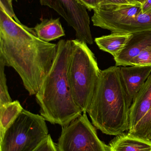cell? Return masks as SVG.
Listing matches in <instances>:
<instances>
[{
    "label": "cell",
    "instance_id": "1",
    "mask_svg": "<svg viewBox=\"0 0 151 151\" xmlns=\"http://www.w3.org/2000/svg\"><path fill=\"white\" fill-rule=\"evenodd\" d=\"M57 45L39 39L33 28L17 22L0 7V60L19 75L35 95L55 60Z\"/></svg>",
    "mask_w": 151,
    "mask_h": 151
},
{
    "label": "cell",
    "instance_id": "2",
    "mask_svg": "<svg viewBox=\"0 0 151 151\" xmlns=\"http://www.w3.org/2000/svg\"><path fill=\"white\" fill-rule=\"evenodd\" d=\"M55 60L35 96L40 115L52 124L66 127L82 114L71 92L67 71L72 51L71 40L57 43Z\"/></svg>",
    "mask_w": 151,
    "mask_h": 151
},
{
    "label": "cell",
    "instance_id": "3",
    "mask_svg": "<svg viewBox=\"0 0 151 151\" xmlns=\"http://www.w3.org/2000/svg\"><path fill=\"white\" fill-rule=\"evenodd\" d=\"M131 106L121 80L120 68L111 66L101 70L87 112L92 124L106 134H121L129 130Z\"/></svg>",
    "mask_w": 151,
    "mask_h": 151
},
{
    "label": "cell",
    "instance_id": "4",
    "mask_svg": "<svg viewBox=\"0 0 151 151\" xmlns=\"http://www.w3.org/2000/svg\"><path fill=\"white\" fill-rule=\"evenodd\" d=\"M71 40L68 81L74 102L83 113L87 112L91 103L101 70L86 42L77 39Z\"/></svg>",
    "mask_w": 151,
    "mask_h": 151
},
{
    "label": "cell",
    "instance_id": "5",
    "mask_svg": "<svg viewBox=\"0 0 151 151\" xmlns=\"http://www.w3.org/2000/svg\"><path fill=\"white\" fill-rule=\"evenodd\" d=\"M48 135L46 120L23 109L1 138V151H33Z\"/></svg>",
    "mask_w": 151,
    "mask_h": 151
},
{
    "label": "cell",
    "instance_id": "6",
    "mask_svg": "<svg viewBox=\"0 0 151 151\" xmlns=\"http://www.w3.org/2000/svg\"><path fill=\"white\" fill-rule=\"evenodd\" d=\"M57 145L59 151H109V145L98 137L87 112L62 127Z\"/></svg>",
    "mask_w": 151,
    "mask_h": 151
},
{
    "label": "cell",
    "instance_id": "7",
    "mask_svg": "<svg viewBox=\"0 0 151 151\" xmlns=\"http://www.w3.org/2000/svg\"><path fill=\"white\" fill-rule=\"evenodd\" d=\"M42 5L56 12L75 32L78 40L87 44L94 43L90 28V19L87 9L79 0H40Z\"/></svg>",
    "mask_w": 151,
    "mask_h": 151
},
{
    "label": "cell",
    "instance_id": "8",
    "mask_svg": "<svg viewBox=\"0 0 151 151\" xmlns=\"http://www.w3.org/2000/svg\"><path fill=\"white\" fill-rule=\"evenodd\" d=\"M151 72V66L133 65L120 68L121 80L131 104Z\"/></svg>",
    "mask_w": 151,
    "mask_h": 151
},
{
    "label": "cell",
    "instance_id": "9",
    "mask_svg": "<svg viewBox=\"0 0 151 151\" xmlns=\"http://www.w3.org/2000/svg\"><path fill=\"white\" fill-rule=\"evenodd\" d=\"M150 46H151V31L132 34L123 49L113 57L116 66H130L132 60Z\"/></svg>",
    "mask_w": 151,
    "mask_h": 151
},
{
    "label": "cell",
    "instance_id": "10",
    "mask_svg": "<svg viewBox=\"0 0 151 151\" xmlns=\"http://www.w3.org/2000/svg\"><path fill=\"white\" fill-rule=\"evenodd\" d=\"M151 108V74L139 91L130 106L128 133L134 130L137 123Z\"/></svg>",
    "mask_w": 151,
    "mask_h": 151
},
{
    "label": "cell",
    "instance_id": "11",
    "mask_svg": "<svg viewBox=\"0 0 151 151\" xmlns=\"http://www.w3.org/2000/svg\"><path fill=\"white\" fill-rule=\"evenodd\" d=\"M99 27L109 30L112 32L131 34L151 31V12L141 13L134 17L119 22L104 24Z\"/></svg>",
    "mask_w": 151,
    "mask_h": 151
},
{
    "label": "cell",
    "instance_id": "12",
    "mask_svg": "<svg viewBox=\"0 0 151 151\" xmlns=\"http://www.w3.org/2000/svg\"><path fill=\"white\" fill-rule=\"evenodd\" d=\"M109 151H151V143L127 134L117 135L109 145Z\"/></svg>",
    "mask_w": 151,
    "mask_h": 151
},
{
    "label": "cell",
    "instance_id": "13",
    "mask_svg": "<svg viewBox=\"0 0 151 151\" xmlns=\"http://www.w3.org/2000/svg\"><path fill=\"white\" fill-rule=\"evenodd\" d=\"M131 36V34L112 32L109 35L96 38L95 41L100 50L114 57L121 52Z\"/></svg>",
    "mask_w": 151,
    "mask_h": 151
},
{
    "label": "cell",
    "instance_id": "14",
    "mask_svg": "<svg viewBox=\"0 0 151 151\" xmlns=\"http://www.w3.org/2000/svg\"><path fill=\"white\" fill-rule=\"evenodd\" d=\"M33 29L37 37L46 42H50L65 35L59 18L42 19Z\"/></svg>",
    "mask_w": 151,
    "mask_h": 151
},
{
    "label": "cell",
    "instance_id": "15",
    "mask_svg": "<svg viewBox=\"0 0 151 151\" xmlns=\"http://www.w3.org/2000/svg\"><path fill=\"white\" fill-rule=\"evenodd\" d=\"M18 100L0 106V137L23 110Z\"/></svg>",
    "mask_w": 151,
    "mask_h": 151
},
{
    "label": "cell",
    "instance_id": "16",
    "mask_svg": "<svg viewBox=\"0 0 151 151\" xmlns=\"http://www.w3.org/2000/svg\"><path fill=\"white\" fill-rule=\"evenodd\" d=\"M151 132V108L144 116L129 134L135 137L146 140Z\"/></svg>",
    "mask_w": 151,
    "mask_h": 151
},
{
    "label": "cell",
    "instance_id": "17",
    "mask_svg": "<svg viewBox=\"0 0 151 151\" xmlns=\"http://www.w3.org/2000/svg\"><path fill=\"white\" fill-rule=\"evenodd\" d=\"M5 66L2 61L0 60V106L12 102L8 91L7 79L4 72Z\"/></svg>",
    "mask_w": 151,
    "mask_h": 151
},
{
    "label": "cell",
    "instance_id": "18",
    "mask_svg": "<svg viewBox=\"0 0 151 151\" xmlns=\"http://www.w3.org/2000/svg\"><path fill=\"white\" fill-rule=\"evenodd\" d=\"M133 65L151 66V46L147 47L132 60L130 66Z\"/></svg>",
    "mask_w": 151,
    "mask_h": 151
},
{
    "label": "cell",
    "instance_id": "19",
    "mask_svg": "<svg viewBox=\"0 0 151 151\" xmlns=\"http://www.w3.org/2000/svg\"><path fill=\"white\" fill-rule=\"evenodd\" d=\"M33 151H59L57 145L55 143L50 134Z\"/></svg>",
    "mask_w": 151,
    "mask_h": 151
},
{
    "label": "cell",
    "instance_id": "20",
    "mask_svg": "<svg viewBox=\"0 0 151 151\" xmlns=\"http://www.w3.org/2000/svg\"><path fill=\"white\" fill-rule=\"evenodd\" d=\"M89 11L95 10L105 4V0H79Z\"/></svg>",
    "mask_w": 151,
    "mask_h": 151
},
{
    "label": "cell",
    "instance_id": "21",
    "mask_svg": "<svg viewBox=\"0 0 151 151\" xmlns=\"http://www.w3.org/2000/svg\"><path fill=\"white\" fill-rule=\"evenodd\" d=\"M12 0H0V7L5 10L6 13L17 22L19 20L15 15L12 5Z\"/></svg>",
    "mask_w": 151,
    "mask_h": 151
},
{
    "label": "cell",
    "instance_id": "22",
    "mask_svg": "<svg viewBox=\"0 0 151 151\" xmlns=\"http://www.w3.org/2000/svg\"><path fill=\"white\" fill-rule=\"evenodd\" d=\"M105 6L107 7H113L118 6L133 5L127 0H105Z\"/></svg>",
    "mask_w": 151,
    "mask_h": 151
},
{
    "label": "cell",
    "instance_id": "23",
    "mask_svg": "<svg viewBox=\"0 0 151 151\" xmlns=\"http://www.w3.org/2000/svg\"><path fill=\"white\" fill-rule=\"evenodd\" d=\"M142 13L151 12V0H146L141 6Z\"/></svg>",
    "mask_w": 151,
    "mask_h": 151
},
{
    "label": "cell",
    "instance_id": "24",
    "mask_svg": "<svg viewBox=\"0 0 151 151\" xmlns=\"http://www.w3.org/2000/svg\"><path fill=\"white\" fill-rule=\"evenodd\" d=\"M133 5H142L144 2V0H127Z\"/></svg>",
    "mask_w": 151,
    "mask_h": 151
},
{
    "label": "cell",
    "instance_id": "25",
    "mask_svg": "<svg viewBox=\"0 0 151 151\" xmlns=\"http://www.w3.org/2000/svg\"><path fill=\"white\" fill-rule=\"evenodd\" d=\"M146 140H147V141H149V142L151 143V133L149 134V135L147 136Z\"/></svg>",
    "mask_w": 151,
    "mask_h": 151
},
{
    "label": "cell",
    "instance_id": "26",
    "mask_svg": "<svg viewBox=\"0 0 151 151\" xmlns=\"http://www.w3.org/2000/svg\"><path fill=\"white\" fill-rule=\"evenodd\" d=\"M16 1H17V0H15Z\"/></svg>",
    "mask_w": 151,
    "mask_h": 151
},
{
    "label": "cell",
    "instance_id": "27",
    "mask_svg": "<svg viewBox=\"0 0 151 151\" xmlns=\"http://www.w3.org/2000/svg\"><path fill=\"white\" fill-rule=\"evenodd\" d=\"M144 1H146V0H144Z\"/></svg>",
    "mask_w": 151,
    "mask_h": 151
}]
</instances>
